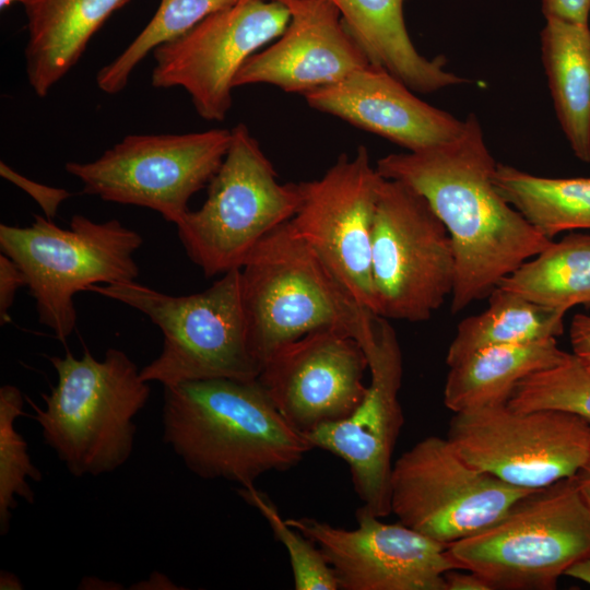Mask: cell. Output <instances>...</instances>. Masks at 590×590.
I'll return each instance as SVG.
<instances>
[{
    "label": "cell",
    "mask_w": 590,
    "mask_h": 590,
    "mask_svg": "<svg viewBox=\"0 0 590 590\" xmlns=\"http://www.w3.org/2000/svg\"><path fill=\"white\" fill-rule=\"evenodd\" d=\"M496 166L474 114L450 140L391 153L376 163L384 178L422 194L446 226L456 256L453 315L487 297L505 276L553 241L498 192Z\"/></svg>",
    "instance_id": "6da1fadb"
},
{
    "label": "cell",
    "mask_w": 590,
    "mask_h": 590,
    "mask_svg": "<svg viewBox=\"0 0 590 590\" xmlns=\"http://www.w3.org/2000/svg\"><path fill=\"white\" fill-rule=\"evenodd\" d=\"M163 441L197 476L248 486L287 471L312 449L258 379L213 378L164 386Z\"/></svg>",
    "instance_id": "7a4b0ae2"
},
{
    "label": "cell",
    "mask_w": 590,
    "mask_h": 590,
    "mask_svg": "<svg viewBox=\"0 0 590 590\" xmlns=\"http://www.w3.org/2000/svg\"><path fill=\"white\" fill-rule=\"evenodd\" d=\"M57 384L42 394L44 408L34 420L68 471L76 477L114 472L130 458L137 426L133 422L150 397V382L123 351L106 350L98 361L86 349L81 357L69 351L49 356Z\"/></svg>",
    "instance_id": "3957f363"
},
{
    "label": "cell",
    "mask_w": 590,
    "mask_h": 590,
    "mask_svg": "<svg viewBox=\"0 0 590 590\" xmlns=\"http://www.w3.org/2000/svg\"><path fill=\"white\" fill-rule=\"evenodd\" d=\"M239 271L249 346L260 368L275 350L317 330L337 329L361 343L376 315L346 292L288 221L253 247Z\"/></svg>",
    "instance_id": "277c9868"
},
{
    "label": "cell",
    "mask_w": 590,
    "mask_h": 590,
    "mask_svg": "<svg viewBox=\"0 0 590 590\" xmlns=\"http://www.w3.org/2000/svg\"><path fill=\"white\" fill-rule=\"evenodd\" d=\"M139 310L163 334L158 356L140 369L148 382L256 379L260 365L248 341L239 269L221 275L209 288L174 296L137 281L88 288Z\"/></svg>",
    "instance_id": "5b68a950"
},
{
    "label": "cell",
    "mask_w": 590,
    "mask_h": 590,
    "mask_svg": "<svg viewBox=\"0 0 590 590\" xmlns=\"http://www.w3.org/2000/svg\"><path fill=\"white\" fill-rule=\"evenodd\" d=\"M590 552V508L575 476L524 496L486 528L447 546L492 590H553Z\"/></svg>",
    "instance_id": "8992f818"
},
{
    "label": "cell",
    "mask_w": 590,
    "mask_h": 590,
    "mask_svg": "<svg viewBox=\"0 0 590 590\" xmlns=\"http://www.w3.org/2000/svg\"><path fill=\"white\" fill-rule=\"evenodd\" d=\"M141 235L116 219L74 214L69 228L35 214L28 226L0 225V249L22 271L38 322L64 342L76 326L74 296L99 284L137 281Z\"/></svg>",
    "instance_id": "52a82bcc"
},
{
    "label": "cell",
    "mask_w": 590,
    "mask_h": 590,
    "mask_svg": "<svg viewBox=\"0 0 590 590\" xmlns=\"http://www.w3.org/2000/svg\"><path fill=\"white\" fill-rule=\"evenodd\" d=\"M231 132L205 201L175 224L187 256L206 278L239 269L266 235L293 217L302 198L299 182H279L245 123Z\"/></svg>",
    "instance_id": "ba28073f"
},
{
    "label": "cell",
    "mask_w": 590,
    "mask_h": 590,
    "mask_svg": "<svg viewBox=\"0 0 590 590\" xmlns=\"http://www.w3.org/2000/svg\"><path fill=\"white\" fill-rule=\"evenodd\" d=\"M456 256L450 235L426 199L384 179L373 228L374 312L422 322L451 295Z\"/></svg>",
    "instance_id": "9c48e42d"
},
{
    "label": "cell",
    "mask_w": 590,
    "mask_h": 590,
    "mask_svg": "<svg viewBox=\"0 0 590 590\" xmlns=\"http://www.w3.org/2000/svg\"><path fill=\"white\" fill-rule=\"evenodd\" d=\"M232 139L227 129L184 134H129L92 162H68L83 192L153 210L176 224L209 185Z\"/></svg>",
    "instance_id": "30bf717a"
},
{
    "label": "cell",
    "mask_w": 590,
    "mask_h": 590,
    "mask_svg": "<svg viewBox=\"0 0 590 590\" xmlns=\"http://www.w3.org/2000/svg\"><path fill=\"white\" fill-rule=\"evenodd\" d=\"M447 438L472 467L531 491L575 476L590 453L583 418L507 403L453 413Z\"/></svg>",
    "instance_id": "8fae6325"
},
{
    "label": "cell",
    "mask_w": 590,
    "mask_h": 590,
    "mask_svg": "<svg viewBox=\"0 0 590 590\" xmlns=\"http://www.w3.org/2000/svg\"><path fill=\"white\" fill-rule=\"evenodd\" d=\"M532 492L472 467L439 436L403 452L390 476L391 512L446 545L492 524Z\"/></svg>",
    "instance_id": "7c38bea8"
},
{
    "label": "cell",
    "mask_w": 590,
    "mask_h": 590,
    "mask_svg": "<svg viewBox=\"0 0 590 590\" xmlns=\"http://www.w3.org/2000/svg\"><path fill=\"white\" fill-rule=\"evenodd\" d=\"M384 179L359 145L320 178L299 182L300 202L288 221L346 292L373 312L371 240Z\"/></svg>",
    "instance_id": "4fadbf2b"
},
{
    "label": "cell",
    "mask_w": 590,
    "mask_h": 590,
    "mask_svg": "<svg viewBox=\"0 0 590 590\" xmlns=\"http://www.w3.org/2000/svg\"><path fill=\"white\" fill-rule=\"evenodd\" d=\"M290 19L288 7L268 0H244L217 11L152 51L151 83L158 88L182 87L201 118L223 121L241 66L281 36Z\"/></svg>",
    "instance_id": "5bb4252c"
},
{
    "label": "cell",
    "mask_w": 590,
    "mask_h": 590,
    "mask_svg": "<svg viewBox=\"0 0 590 590\" xmlns=\"http://www.w3.org/2000/svg\"><path fill=\"white\" fill-rule=\"evenodd\" d=\"M361 345L370 374L363 400L344 420L321 425L305 438L347 463L362 507L382 518L391 514L392 453L404 421L398 398L403 358L393 327L378 315Z\"/></svg>",
    "instance_id": "9a60e30c"
},
{
    "label": "cell",
    "mask_w": 590,
    "mask_h": 590,
    "mask_svg": "<svg viewBox=\"0 0 590 590\" xmlns=\"http://www.w3.org/2000/svg\"><path fill=\"white\" fill-rule=\"evenodd\" d=\"M285 520L319 547L339 590H446L445 575L459 569L448 545L363 507L353 530L310 517Z\"/></svg>",
    "instance_id": "2e32d148"
},
{
    "label": "cell",
    "mask_w": 590,
    "mask_h": 590,
    "mask_svg": "<svg viewBox=\"0 0 590 590\" xmlns=\"http://www.w3.org/2000/svg\"><path fill=\"white\" fill-rule=\"evenodd\" d=\"M366 353L337 329L310 332L275 350L257 377L286 422L304 436L347 417L363 400Z\"/></svg>",
    "instance_id": "e0dca14e"
},
{
    "label": "cell",
    "mask_w": 590,
    "mask_h": 590,
    "mask_svg": "<svg viewBox=\"0 0 590 590\" xmlns=\"http://www.w3.org/2000/svg\"><path fill=\"white\" fill-rule=\"evenodd\" d=\"M288 9L283 34L247 59L234 87L270 84L304 95L369 64L330 0H295Z\"/></svg>",
    "instance_id": "ac0fdd59"
},
{
    "label": "cell",
    "mask_w": 590,
    "mask_h": 590,
    "mask_svg": "<svg viewBox=\"0 0 590 590\" xmlns=\"http://www.w3.org/2000/svg\"><path fill=\"white\" fill-rule=\"evenodd\" d=\"M307 104L408 151L457 135L463 120L418 98L402 81L371 63L303 95Z\"/></svg>",
    "instance_id": "d6986e66"
},
{
    "label": "cell",
    "mask_w": 590,
    "mask_h": 590,
    "mask_svg": "<svg viewBox=\"0 0 590 590\" xmlns=\"http://www.w3.org/2000/svg\"><path fill=\"white\" fill-rule=\"evenodd\" d=\"M129 0H21L27 20L24 55L30 86L46 96L79 61L107 19Z\"/></svg>",
    "instance_id": "ffe728a7"
},
{
    "label": "cell",
    "mask_w": 590,
    "mask_h": 590,
    "mask_svg": "<svg viewBox=\"0 0 590 590\" xmlns=\"http://www.w3.org/2000/svg\"><path fill=\"white\" fill-rule=\"evenodd\" d=\"M369 63L384 68L413 92L434 93L468 80L428 59L413 45L403 17L404 0H330Z\"/></svg>",
    "instance_id": "44dd1931"
},
{
    "label": "cell",
    "mask_w": 590,
    "mask_h": 590,
    "mask_svg": "<svg viewBox=\"0 0 590 590\" xmlns=\"http://www.w3.org/2000/svg\"><path fill=\"white\" fill-rule=\"evenodd\" d=\"M569 354L556 339L480 349L449 367L444 404L458 413L507 403L522 379L563 363Z\"/></svg>",
    "instance_id": "7402d4cb"
},
{
    "label": "cell",
    "mask_w": 590,
    "mask_h": 590,
    "mask_svg": "<svg viewBox=\"0 0 590 590\" xmlns=\"http://www.w3.org/2000/svg\"><path fill=\"white\" fill-rule=\"evenodd\" d=\"M541 59L557 120L574 155L590 163V26L546 17Z\"/></svg>",
    "instance_id": "603a6c76"
},
{
    "label": "cell",
    "mask_w": 590,
    "mask_h": 590,
    "mask_svg": "<svg viewBox=\"0 0 590 590\" xmlns=\"http://www.w3.org/2000/svg\"><path fill=\"white\" fill-rule=\"evenodd\" d=\"M498 286L560 315L590 306V234L570 233L552 241Z\"/></svg>",
    "instance_id": "cb8c5ba5"
},
{
    "label": "cell",
    "mask_w": 590,
    "mask_h": 590,
    "mask_svg": "<svg viewBox=\"0 0 590 590\" xmlns=\"http://www.w3.org/2000/svg\"><path fill=\"white\" fill-rule=\"evenodd\" d=\"M494 184L550 239L566 231L590 229V177H544L497 163Z\"/></svg>",
    "instance_id": "d4e9b609"
},
{
    "label": "cell",
    "mask_w": 590,
    "mask_h": 590,
    "mask_svg": "<svg viewBox=\"0 0 590 590\" xmlns=\"http://www.w3.org/2000/svg\"><path fill=\"white\" fill-rule=\"evenodd\" d=\"M488 296L484 311L458 324L446 355L449 367L483 347L556 339L564 331V315L499 286Z\"/></svg>",
    "instance_id": "484cf974"
},
{
    "label": "cell",
    "mask_w": 590,
    "mask_h": 590,
    "mask_svg": "<svg viewBox=\"0 0 590 590\" xmlns=\"http://www.w3.org/2000/svg\"><path fill=\"white\" fill-rule=\"evenodd\" d=\"M244 0H161L153 17L138 36L96 75L99 90L120 93L135 67L155 48L173 42L209 15Z\"/></svg>",
    "instance_id": "4316f807"
},
{
    "label": "cell",
    "mask_w": 590,
    "mask_h": 590,
    "mask_svg": "<svg viewBox=\"0 0 590 590\" xmlns=\"http://www.w3.org/2000/svg\"><path fill=\"white\" fill-rule=\"evenodd\" d=\"M24 399L13 385L0 388V533L7 534L11 511L17 506L16 497L34 503V493L27 479L42 481V472L33 464L27 444L15 428V421L24 414Z\"/></svg>",
    "instance_id": "83f0119b"
},
{
    "label": "cell",
    "mask_w": 590,
    "mask_h": 590,
    "mask_svg": "<svg viewBox=\"0 0 590 590\" xmlns=\"http://www.w3.org/2000/svg\"><path fill=\"white\" fill-rule=\"evenodd\" d=\"M507 404L516 410H557L590 423V371L570 353L563 363L522 379Z\"/></svg>",
    "instance_id": "f1b7e54d"
},
{
    "label": "cell",
    "mask_w": 590,
    "mask_h": 590,
    "mask_svg": "<svg viewBox=\"0 0 590 590\" xmlns=\"http://www.w3.org/2000/svg\"><path fill=\"white\" fill-rule=\"evenodd\" d=\"M237 492L245 502L258 509L275 539L286 547L296 590H339L333 570L319 547L282 518L267 494L253 484L239 486Z\"/></svg>",
    "instance_id": "f546056e"
},
{
    "label": "cell",
    "mask_w": 590,
    "mask_h": 590,
    "mask_svg": "<svg viewBox=\"0 0 590 590\" xmlns=\"http://www.w3.org/2000/svg\"><path fill=\"white\" fill-rule=\"evenodd\" d=\"M0 175L30 194L39 204L45 216L49 220L56 216L59 205L71 197L68 190L46 186L28 179L3 162L0 163Z\"/></svg>",
    "instance_id": "4dcf8cb0"
},
{
    "label": "cell",
    "mask_w": 590,
    "mask_h": 590,
    "mask_svg": "<svg viewBox=\"0 0 590 590\" xmlns=\"http://www.w3.org/2000/svg\"><path fill=\"white\" fill-rule=\"evenodd\" d=\"M26 286L24 275L17 264L5 253H0V321L1 324L10 322L9 309L12 306L16 292Z\"/></svg>",
    "instance_id": "1f68e13d"
},
{
    "label": "cell",
    "mask_w": 590,
    "mask_h": 590,
    "mask_svg": "<svg viewBox=\"0 0 590 590\" xmlns=\"http://www.w3.org/2000/svg\"><path fill=\"white\" fill-rule=\"evenodd\" d=\"M542 11L546 17H557L571 22L588 23L590 0H542Z\"/></svg>",
    "instance_id": "d6a6232c"
},
{
    "label": "cell",
    "mask_w": 590,
    "mask_h": 590,
    "mask_svg": "<svg viewBox=\"0 0 590 590\" xmlns=\"http://www.w3.org/2000/svg\"><path fill=\"white\" fill-rule=\"evenodd\" d=\"M573 354L590 371V315L577 314L569 327Z\"/></svg>",
    "instance_id": "836d02e7"
},
{
    "label": "cell",
    "mask_w": 590,
    "mask_h": 590,
    "mask_svg": "<svg viewBox=\"0 0 590 590\" xmlns=\"http://www.w3.org/2000/svg\"><path fill=\"white\" fill-rule=\"evenodd\" d=\"M450 570L445 575L446 590H492L489 585L476 573L471 570Z\"/></svg>",
    "instance_id": "e575fe53"
},
{
    "label": "cell",
    "mask_w": 590,
    "mask_h": 590,
    "mask_svg": "<svg viewBox=\"0 0 590 590\" xmlns=\"http://www.w3.org/2000/svg\"><path fill=\"white\" fill-rule=\"evenodd\" d=\"M575 480L586 504L590 508V453L585 464L575 475Z\"/></svg>",
    "instance_id": "d590c367"
},
{
    "label": "cell",
    "mask_w": 590,
    "mask_h": 590,
    "mask_svg": "<svg viewBox=\"0 0 590 590\" xmlns=\"http://www.w3.org/2000/svg\"><path fill=\"white\" fill-rule=\"evenodd\" d=\"M565 576H569L590 585V552L569 567Z\"/></svg>",
    "instance_id": "8d00e7d4"
},
{
    "label": "cell",
    "mask_w": 590,
    "mask_h": 590,
    "mask_svg": "<svg viewBox=\"0 0 590 590\" xmlns=\"http://www.w3.org/2000/svg\"><path fill=\"white\" fill-rule=\"evenodd\" d=\"M134 586L135 587L132 588L135 589H179L168 577L156 571H154L148 580L141 581Z\"/></svg>",
    "instance_id": "74e56055"
},
{
    "label": "cell",
    "mask_w": 590,
    "mask_h": 590,
    "mask_svg": "<svg viewBox=\"0 0 590 590\" xmlns=\"http://www.w3.org/2000/svg\"><path fill=\"white\" fill-rule=\"evenodd\" d=\"M0 589L1 590H21L23 585L20 579L12 573L1 570L0 573Z\"/></svg>",
    "instance_id": "f35d334b"
},
{
    "label": "cell",
    "mask_w": 590,
    "mask_h": 590,
    "mask_svg": "<svg viewBox=\"0 0 590 590\" xmlns=\"http://www.w3.org/2000/svg\"><path fill=\"white\" fill-rule=\"evenodd\" d=\"M21 0H0V8L1 9H5L8 8L9 5H11L12 3L14 2H19L20 3Z\"/></svg>",
    "instance_id": "ab89813d"
},
{
    "label": "cell",
    "mask_w": 590,
    "mask_h": 590,
    "mask_svg": "<svg viewBox=\"0 0 590 590\" xmlns=\"http://www.w3.org/2000/svg\"><path fill=\"white\" fill-rule=\"evenodd\" d=\"M268 1L279 2V3H282V4L286 5V7H288L295 0H268Z\"/></svg>",
    "instance_id": "60d3db41"
}]
</instances>
